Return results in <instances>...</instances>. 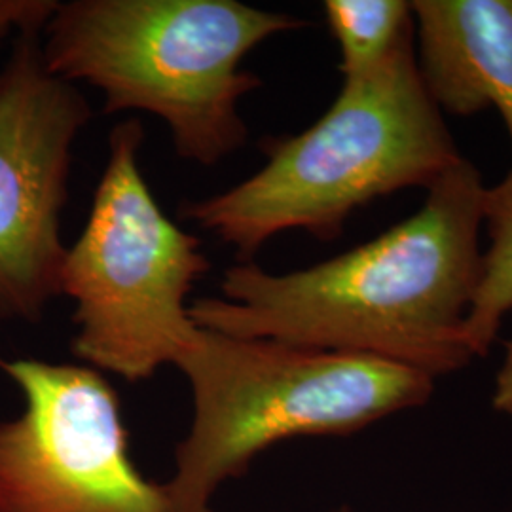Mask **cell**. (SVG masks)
Instances as JSON below:
<instances>
[{"label":"cell","mask_w":512,"mask_h":512,"mask_svg":"<svg viewBox=\"0 0 512 512\" xmlns=\"http://www.w3.org/2000/svg\"><path fill=\"white\" fill-rule=\"evenodd\" d=\"M190 429L165 490L175 512H213L220 488L283 440L349 437L421 408L435 378L384 359L202 329L179 357Z\"/></svg>","instance_id":"obj_4"},{"label":"cell","mask_w":512,"mask_h":512,"mask_svg":"<svg viewBox=\"0 0 512 512\" xmlns=\"http://www.w3.org/2000/svg\"><path fill=\"white\" fill-rule=\"evenodd\" d=\"M143 137L137 118L110 131L90 217L61 274V294L74 300V355L126 382L175 366L190 348L198 325L186 300L211 268L200 239L154 200L139 167Z\"/></svg>","instance_id":"obj_5"},{"label":"cell","mask_w":512,"mask_h":512,"mask_svg":"<svg viewBox=\"0 0 512 512\" xmlns=\"http://www.w3.org/2000/svg\"><path fill=\"white\" fill-rule=\"evenodd\" d=\"M92 118L86 97L21 33L0 69V321L38 323L61 296V213L73 147Z\"/></svg>","instance_id":"obj_7"},{"label":"cell","mask_w":512,"mask_h":512,"mask_svg":"<svg viewBox=\"0 0 512 512\" xmlns=\"http://www.w3.org/2000/svg\"><path fill=\"white\" fill-rule=\"evenodd\" d=\"M505 512H512V507H511V509H507V511H505Z\"/></svg>","instance_id":"obj_14"},{"label":"cell","mask_w":512,"mask_h":512,"mask_svg":"<svg viewBox=\"0 0 512 512\" xmlns=\"http://www.w3.org/2000/svg\"><path fill=\"white\" fill-rule=\"evenodd\" d=\"M55 0H0V40L12 33H42Z\"/></svg>","instance_id":"obj_11"},{"label":"cell","mask_w":512,"mask_h":512,"mask_svg":"<svg viewBox=\"0 0 512 512\" xmlns=\"http://www.w3.org/2000/svg\"><path fill=\"white\" fill-rule=\"evenodd\" d=\"M262 148L268 160L255 175L181 209L241 262L287 230L332 241L357 209L408 188L429 190L463 160L423 86L416 35L374 71L344 80L313 126Z\"/></svg>","instance_id":"obj_2"},{"label":"cell","mask_w":512,"mask_h":512,"mask_svg":"<svg viewBox=\"0 0 512 512\" xmlns=\"http://www.w3.org/2000/svg\"><path fill=\"white\" fill-rule=\"evenodd\" d=\"M492 404L499 414L512 418V338L505 344V357L495 376Z\"/></svg>","instance_id":"obj_12"},{"label":"cell","mask_w":512,"mask_h":512,"mask_svg":"<svg viewBox=\"0 0 512 512\" xmlns=\"http://www.w3.org/2000/svg\"><path fill=\"white\" fill-rule=\"evenodd\" d=\"M323 12L338 44L344 80L374 71L416 35L412 2L406 0H327Z\"/></svg>","instance_id":"obj_10"},{"label":"cell","mask_w":512,"mask_h":512,"mask_svg":"<svg viewBox=\"0 0 512 512\" xmlns=\"http://www.w3.org/2000/svg\"><path fill=\"white\" fill-rule=\"evenodd\" d=\"M327 512H355L351 511V509H348V507H340V509H332V511Z\"/></svg>","instance_id":"obj_13"},{"label":"cell","mask_w":512,"mask_h":512,"mask_svg":"<svg viewBox=\"0 0 512 512\" xmlns=\"http://www.w3.org/2000/svg\"><path fill=\"white\" fill-rule=\"evenodd\" d=\"M25 408L0 421V512H175L131 458L118 393L92 366L0 357Z\"/></svg>","instance_id":"obj_6"},{"label":"cell","mask_w":512,"mask_h":512,"mask_svg":"<svg viewBox=\"0 0 512 512\" xmlns=\"http://www.w3.org/2000/svg\"><path fill=\"white\" fill-rule=\"evenodd\" d=\"M467 158L427 190L420 209L365 245L289 274L230 266L222 296L196 298L202 329L357 353L431 378L475 359L467 317L480 279L482 194Z\"/></svg>","instance_id":"obj_1"},{"label":"cell","mask_w":512,"mask_h":512,"mask_svg":"<svg viewBox=\"0 0 512 512\" xmlns=\"http://www.w3.org/2000/svg\"><path fill=\"white\" fill-rule=\"evenodd\" d=\"M416 63L442 114L495 109L512 150V0H414Z\"/></svg>","instance_id":"obj_8"},{"label":"cell","mask_w":512,"mask_h":512,"mask_svg":"<svg viewBox=\"0 0 512 512\" xmlns=\"http://www.w3.org/2000/svg\"><path fill=\"white\" fill-rule=\"evenodd\" d=\"M306 25L238 0H71L57 2L40 48L50 73L103 92L105 114H154L179 158L215 165L247 141L239 101L262 86L243 59Z\"/></svg>","instance_id":"obj_3"},{"label":"cell","mask_w":512,"mask_h":512,"mask_svg":"<svg viewBox=\"0 0 512 512\" xmlns=\"http://www.w3.org/2000/svg\"><path fill=\"white\" fill-rule=\"evenodd\" d=\"M482 226L488 249L482 253L480 279L467 317V342L476 357H486L512 311V167L482 194Z\"/></svg>","instance_id":"obj_9"}]
</instances>
